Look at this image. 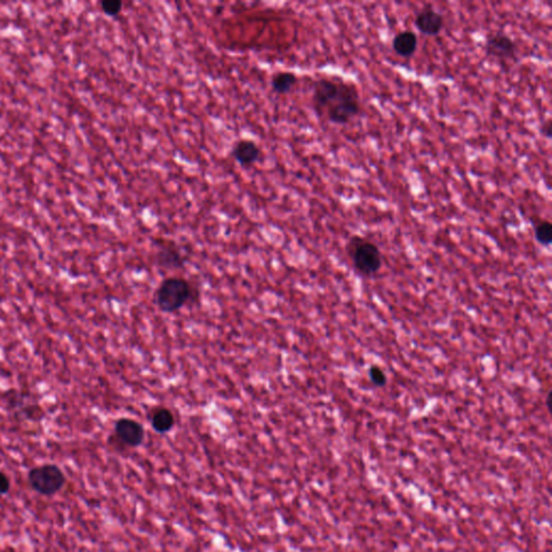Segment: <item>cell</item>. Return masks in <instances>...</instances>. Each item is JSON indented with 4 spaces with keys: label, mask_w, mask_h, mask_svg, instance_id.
I'll use <instances>...</instances> for the list:
<instances>
[{
    "label": "cell",
    "mask_w": 552,
    "mask_h": 552,
    "mask_svg": "<svg viewBox=\"0 0 552 552\" xmlns=\"http://www.w3.org/2000/svg\"><path fill=\"white\" fill-rule=\"evenodd\" d=\"M311 105L316 116L335 125H347L362 113L355 84L340 78H319L313 84Z\"/></svg>",
    "instance_id": "cell-1"
},
{
    "label": "cell",
    "mask_w": 552,
    "mask_h": 552,
    "mask_svg": "<svg viewBox=\"0 0 552 552\" xmlns=\"http://www.w3.org/2000/svg\"><path fill=\"white\" fill-rule=\"evenodd\" d=\"M195 298H199L197 288L188 280L179 276L164 280L154 294L156 306L164 313L177 312Z\"/></svg>",
    "instance_id": "cell-2"
},
{
    "label": "cell",
    "mask_w": 552,
    "mask_h": 552,
    "mask_svg": "<svg viewBox=\"0 0 552 552\" xmlns=\"http://www.w3.org/2000/svg\"><path fill=\"white\" fill-rule=\"evenodd\" d=\"M347 251L354 269L364 277L376 275L382 268L380 248L372 241L362 236H352Z\"/></svg>",
    "instance_id": "cell-3"
},
{
    "label": "cell",
    "mask_w": 552,
    "mask_h": 552,
    "mask_svg": "<svg viewBox=\"0 0 552 552\" xmlns=\"http://www.w3.org/2000/svg\"><path fill=\"white\" fill-rule=\"evenodd\" d=\"M28 485L36 493L42 496H53L66 485L64 471L55 464H43L33 467L28 475Z\"/></svg>",
    "instance_id": "cell-4"
},
{
    "label": "cell",
    "mask_w": 552,
    "mask_h": 552,
    "mask_svg": "<svg viewBox=\"0 0 552 552\" xmlns=\"http://www.w3.org/2000/svg\"><path fill=\"white\" fill-rule=\"evenodd\" d=\"M263 152L257 142L251 138H240L234 142L230 156L244 170H251L263 160Z\"/></svg>",
    "instance_id": "cell-5"
},
{
    "label": "cell",
    "mask_w": 552,
    "mask_h": 552,
    "mask_svg": "<svg viewBox=\"0 0 552 552\" xmlns=\"http://www.w3.org/2000/svg\"><path fill=\"white\" fill-rule=\"evenodd\" d=\"M156 244V263L166 270L183 269L186 265L187 257L176 243L170 240L158 238Z\"/></svg>",
    "instance_id": "cell-6"
},
{
    "label": "cell",
    "mask_w": 552,
    "mask_h": 552,
    "mask_svg": "<svg viewBox=\"0 0 552 552\" xmlns=\"http://www.w3.org/2000/svg\"><path fill=\"white\" fill-rule=\"evenodd\" d=\"M115 436L123 446L136 448L145 439V430L136 420L121 418L115 424Z\"/></svg>",
    "instance_id": "cell-7"
},
{
    "label": "cell",
    "mask_w": 552,
    "mask_h": 552,
    "mask_svg": "<svg viewBox=\"0 0 552 552\" xmlns=\"http://www.w3.org/2000/svg\"><path fill=\"white\" fill-rule=\"evenodd\" d=\"M485 52L488 57L493 59H512L517 53V43L512 37L502 33H495L488 36Z\"/></svg>",
    "instance_id": "cell-8"
},
{
    "label": "cell",
    "mask_w": 552,
    "mask_h": 552,
    "mask_svg": "<svg viewBox=\"0 0 552 552\" xmlns=\"http://www.w3.org/2000/svg\"><path fill=\"white\" fill-rule=\"evenodd\" d=\"M414 26L424 36H437L444 30V18L432 8H424L414 18Z\"/></svg>",
    "instance_id": "cell-9"
},
{
    "label": "cell",
    "mask_w": 552,
    "mask_h": 552,
    "mask_svg": "<svg viewBox=\"0 0 552 552\" xmlns=\"http://www.w3.org/2000/svg\"><path fill=\"white\" fill-rule=\"evenodd\" d=\"M419 39L417 34L412 30H403L395 35L392 41V47L394 52L398 57L409 59L417 52Z\"/></svg>",
    "instance_id": "cell-10"
},
{
    "label": "cell",
    "mask_w": 552,
    "mask_h": 552,
    "mask_svg": "<svg viewBox=\"0 0 552 552\" xmlns=\"http://www.w3.org/2000/svg\"><path fill=\"white\" fill-rule=\"evenodd\" d=\"M298 82V76L294 71H279L272 75L270 86L276 96H287L294 90Z\"/></svg>",
    "instance_id": "cell-11"
},
{
    "label": "cell",
    "mask_w": 552,
    "mask_h": 552,
    "mask_svg": "<svg viewBox=\"0 0 552 552\" xmlns=\"http://www.w3.org/2000/svg\"><path fill=\"white\" fill-rule=\"evenodd\" d=\"M152 428L159 434H166L175 426V415L172 410L166 407H156L152 409L150 418Z\"/></svg>",
    "instance_id": "cell-12"
},
{
    "label": "cell",
    "mask_w": 552,
    "mask_h": 552,
    "mask_svg": "<svg viewBox=\"0 0 552 552\" xmlns=\"http://www.w3.org/2000/svg\"><path fill=\"white\" fill-rule=\"evenodd\" d=\"M535 240L543 246H549L552 243V224L548 220H541L535 226Z\"/></svg>",
    "instance_id": "cell-13"
},
{
    "label": "cell",
    "mask_w": 552,
    "mask_h": 552,
    "mask_svg": "<svg viewBox=\"0 0 552 552\" xmlns=\"http://www.w3.org/2000/svg\"><path fill=\"white\" fill-rule=\"evenodd\" d=\"M100 10L109 18H117L122 12L123 3L119 0H105L100 3Z\"/></svg>",
    "instance_id": "cell-14"
},
{
    "label": "cell",
    "mask_w": 552,
    "mask_h": 552,
    "mask_svg": "<svg viewBox=\"0 0 552 552\" xmlns=\"http://www.w3.org/2000/svg\"><path fill=\"white\" fill-rule=\"evenodd\" d=\"M368 376H369L370 381H372L374 386L383 387L386 385V374H385L384 370L381 367H370L369 370H368Z\"/></svg>",
    "instance_id": "cell-15"
},
{
    "label": "cell",
    "mask_w": 552,
    "mask_h": 552,
    "mask_svg": "<svg viewBox=\"0 0 552 552\" xmlns=\"http://www.w3.org/2000/svg\"><path fill=\"white\" fill-rule=\"evenodd\" d=\"M11 483L9 477L3 471H0V495H5L10 491Z\"/></svg>",
    "instance_id": "cell-16"
},
{
    "label": "cell",
    "mask_w": 552,
    "mask_h": 552,
    "mask_svg": "<svg viewBox=\"0 0 552 552\" xmlns=\"http://www.w3.org/2000/svg\"><path fill=\"white\" fill-rule=\"evenodd\" d=\"M541 134H543L545 137L550 138L551 137V132H552V121L551 119H548V120H546L545 122L543 123V125H541Z\"/></svg>",
    "instance_id": "cell-17"
}]
</instances>
